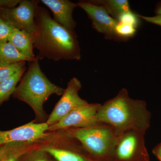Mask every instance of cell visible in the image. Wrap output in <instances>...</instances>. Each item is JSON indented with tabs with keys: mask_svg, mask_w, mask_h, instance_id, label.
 <instances>
[{
	"mask_svg": "<svg viewBox=\"0 0 161 161\" xmlns=\"http://www.w3.org/2000/svg\"><path fill=\"white\" fill-rule=\"evenodd\" d=\"M26 62H19L9 65L0 66V82L10 78L20 70L26 68Z\"/></svg>",
	"mask_w": 161,
	"mask_h": 161,
	"instance_id": "cell-18",
	"label": "cell"
},
{
	"mask_svg": "<svg viewBox=\"0 0 161 161\" xmlns=\"http://www.w3.org/2000/svg\"><path fill=\"white\" fill-rule=\"evenodd\" d=\"M101 105L100 103H88L70 112L61 120L48 127L50 131L74 127L75 129L95 126L101 123L97 113Z\"/></svg>",
	"mask_w": 161,
	"mask_h": 161,
	"instance_id": "cell-8",
	"label": "cell"
},
{
	"mask_svg": "<svg viewBox=\"0 0 161 161\" xmlns=\"http://www.w3.org/2000/svg\"><path fill=\"white\" fill-rule=\"evenodd\" d=\"M77 4L78 7L84 10L92 20L93 28L104 35L106 39L121 41L115 31L119 22L110 16L103 7L87 1H79Z\"/></svg>",
	"mask_w": 161,
	"mask_h": 161,
	"instance_id": "cell-9",
	"label": "cell"
},
{
	"mask_svg": "<svg viewBox=\"0 0 161 161\" xmlns=\"http://www.w3.org/2000/svg\"><path fill=\"white\" fill-rule=\"evenodd\" d=\"M136 31L133 26L119 23L115 28V33L121 41H125L133 37L136 34Z\"/></svg>",
	"mask_w": 161,
	"mask_h": 161,
	"instance_id": "cell-20",
	"label": "cell"
},
{
	"mask_svg": "<svg viewBox=\"0 0 161 161\" xmlns=\"http://www.w3.org/2000/svg\"><path fill=\"white\" fill-rule=\"evenodd\" d=\"M14 27L0 18V44L8 42L9 36Z\"/></svg>",
	"mask_w": 161,
	"mask_h": 161,
	"instance_id": "cell-21",
	"label": "cell"
},
{
	"mask_svg": "<svg viewBox=\"0 0 161 161\" xmlns=\"http://www.w3.org/2000/svg\"><path fill=\"white\" fill-rule=\"evenodd\" d=\"M97 118L99 122L113 127L118 135L130 130L146 132L151 116L145 101L131 98L128 90L122 88L115 97L101 104Z\"/></svg>",
	"mask_w": 161,
	"mask_h": 161,
	"instance_id": "cell-2",
	"label": "cell"
},
{
	"mask_svg": "<svg viewBox=\"0 0 161 161\" xmlns=\"http://www.w3.org/2000/svg\"><path fill=\"white\" fill-rule=\"evenodd\" d=\"M40 1L21 0L17 7L0 8V18L15 28L33 35L36 31L35 15Z\"/></svg>",
	"mask_w": 161,
	"mask_h": 161,
	"instance_id": "cell-6",
	"label": "cell"
},
{
	"mask_svg": "<svg viewBox=\"0 0 161 161\" xmlns=\"http://www.w3.org/2000/svg\"><path fill=\"white\" fill-rule=\"evenodd\" d=\"M49 125L31 122L11 130H0V146L13 143H32L43 139Z\"/></svg>",
	"mask_w": 161,
	"mask_h": 161,
	"instance_id": "cell-10",
	"label": "cell"
},
{
	"mask_svg": "<svg viewBox=\"0 0 161 161\" xmlns=\"http://www.w3.org/2000/svg\"><path fill=\"white\" fill-rule=\"evenodd\" d=\"M31 143H13L9 144L8 148L0 158V161H22L28 151Z\"/></svg>",
	"mask_w": 161,
	"mask_h": 161,
	"instance_id": "cell-17",
	"label": "cell"
},
{
	"mask_svg": "<svg viewBox=\"0 0 161 161\" xmlns=\"http://www.w3.org/2000/svg\"><path fill=\"white\" fill-rule=\"evenodd\" d=\"M39 60L30 62L29 67L13 95L28 105L39 120L45 118L43 104L53 94L63 95L64 89L52 83L41 70Z\"/></svg>",
	"mask_w": 161,
	"mask_h": 161,
	"instance_id": "cell-3",
	"label": "cell"
},
{
	"mask_svg": "<svg viewBox=\"0 0 161 161\" xmlns=\"http://www.w3.org/2000/svg\"><path fill=\"white\" fill-rule=\"evenodd\" d=\"M36 31L32 35L37 58L58 61L80 60V49L75 31L69 30L53 19L49 12L38 6L35 15Z\"/></svg>",
	"mask_w": 161,
	"mask_h": 161,
	"instance_id": "cell-1",
	"label": "cell"
},
{
	"mask_svg": "<svg viewBox=\"0 0 161 161\" xmlns=\"http://www.w3.org/2000/svg\"><path fill=\"white\" fill-rule=\"evenodd\" d=\"M41 2L51 10L56 22L67 29L75 31L76 23L73 13L78 7L77 4L68 0H42Z\"/></svg>",
	"mask_w": 161,
	"mask_h": 161,
	"instance_id": "cell-11",
	"label": "cell"
},
{
	"mask_svg": "<svg viewBox=\"0 0 161 161\" xmlns=\"http://www.w3.org/2000/svg\"><path fill=\"white\" fill-rule=\"evenodd\" d=\"M20 53L9 42L0 44V66L9 65L23 61H34Z\"/></svg>",
	"mask_w": 161,
	"mask_h": 161,
	"instance_id": "cell-13",
	"label": "cell"
},
{
	"mask_svg": "<svg viewBox=\"0 0 161 161\" xmlns=\"http://www.w3.org/2000/svg\"><path fill=\"white\" fill-rule=\"evenodd\" d=\"M89 3L102 6L113 19L117 20L124 12L131 10L127 0H90Z\"/></svg>",
	"mask_w": 161,
	"mask_h": 161,
	"instance_id": "cell-14",
	"label": "cell"
},
{
	"mask_svg": "<svg viewBox=\"0 0 161 161\" xmlns=\"http://www.w3.org/2000/svg\"><path fill=\"white\" fill-rule=\"evenodd\" d=\"M141 19H142L138 14L131 10L122 13L119 16L117 21L119 23L130 25L137 29L140 25Z\"/></svg>",
	"mask_w": 161,
	"mask_h": 161,
	"instance_id": "cell-19",
	"label": "cell"
},
{
	"mask_svg": "<svg viewBox=\"0 0 161 161\" xmlns=\"http://www.w3.org/2000/svg\"><path fill=\"white\" fill-rule=\"evenodd\" d=\"M89 161H94L92 160V159H90Z\"/></svg>",
	"mask_w": 161,
	"mask_h": 161,
	"instance_id": "cell-28",
	"label": "cell"
},
{
	"mask_svg": "<svg viewBox=\"0 0 161 161\" xmlns=\"http://www.w3.org/2000/svg\"><path fill=\"white\" fill-rule=\"evenodd\" d=\"M154 12L156 15H161V1L156 5Z\"/></svg>",
	"mask_w": 161,
	"mask_h": 161,
	"instance_id": "cell-26",
	"label": "cell"
},
{
	"mask_svg": "<svg viewBox=\"0 0 161 161\" xmlns=\"http://www.w3.org/2000/svg\"><path fill=\"white\" fill-rule=\"evenodd\" d=\"M42 149L58 161H89L90 160L78 153L71 150L51 147H44Z\"/></svg>",
	"mask_w": 161,
	"mask_h": 161,
	"instance_id": "cell-16",
	"label": "cell"
},
{
	"mask_svg": "<svg viewBox=\"0 0 161 161\" xmlns=\"http://www.w3.org/2000/svg\"><path fill=\"white\" fill-rule=\"evenodd\" d=\"M69 136L79 142L95 161H114L118 134L109 125L101 123L90 128H74L69 130Z\"/></svg>",
	"mask_w": 161,
	"mask_h": 161,
	"instance_id": "cell-4",
	"label": "cell"
},
{
	"mask_svg": "<svg viewBox=\"0 0 161 161\" xmlns=\"http://www.w3.org/2000/svg\"><path fill=\"white\" fill-rule=\"evenodd\" d=\"M8 42L22 54L31 59H36L33 52L34 47L32 35L25 31L14 28L9 36Z\"/></svg>",
	"mask_w": 161,
	"mask_h": 161,
	"instance_id": "cell-12",
	"label": "cell"
},
{
	"mask_svg": "<svg viewBox=\"0 0 161 161\" xmlns=\"http://www.w3.org/2000/svg\"><path fill=\"white\" fill-rule=\"evenodd\" d=\"M146 132L130 130L118 135L114 161H150L145 145Z\"/></svg>",
	"mask_w": 161,
	"mask_h": 161,
	"instance_id": "cell-5",
	"label": "cell"
},
{
	"mask_svg": "<svg viewBox=\"0 0 161 161\" xmlns=\"http://www.w3.org/2000/svg\"><path fill=\"white\" fill-rule=\"evenodd\" d=\"M9 144H6V145H3V146H0V158L3 156V154L5 153L6 150L8 148Z\"/></svg>",
	"mask_w": 161,
	"mask_h": 161,
	"instance_id": "cell-27",
	"label": "cell"
},
{
	"mask_svg": "<svg viewBox=\"0 0 161 161\" xmlns=\"http://www.w3.org/2000/svg\"><path fill=\"white\" fill-rule=\"evenodd\" d=\"M81 88V83L78 78L74 77L69 81L62 97L47 119L48 125L57 123L72 111L89 103L79 96L78 92Z\"/></svg>",
	"mask_w": 161,
	"mask_h": 161,
	"instance_id": "cell-7",
	"label": "cell"
},
{
	"mask_svg": "<svg viewBox=\"0 0 161 161\" xmlns=\"http://www.w3.org/2000/svg\"><path fill=\"white\" fill-rule=\"evenodd\" d=\"M16 3L15 0H0V8H13L16 6Z\"/></svg>",
	"mask_w": 161,
	"mask_h": 161,
	"instance_id": "cell-24",
	"label": "cell"
},
{
	"mask_svg": "<svg viewBox=\"0 0 161 161\" xmlns=\"http://www.w3.org/2000/svg\"><path fill=\"white\" fill-rule=\"evenodd\" d=\"M153 153L159 160L161 161V142L159 143L153 150Z\"/></svg>",
	"mask_w": 161,
	"mask_h": 161,
	"instance_id": "cell-25",
	"label": "cell"
},
{
	"mask_svg": "<svg viewBox=\"0 0 161 161\" xmlns=\"http://www.w3.org/2000/svg\"><path fill=\"white\" fill-rule=\"evenodd\" d=\"M26 68L20 70L15 75L0 82V105L9 99L16 89L18 82L26 71Z\"/></svg>",
	"mask_w": 161,
	"mask_h": 161,
	"instance_id": "cell-15",
	"label": "cell"
},
{
	"mask_svg": "<svg viewBox=\"0 0 161 161\" xmlns=\"http://www.w3.org/2000/svg\"><path fill=\"white\" fill-rule=\"evenodd\" d=\"M46 153L42 149L32 153L25 159L22 161H48L46 158Z\"/></svg>",
	"mask_w": 161,
	"mask_h": 161,
	"instance_id": "cell-22",
	"label": "cell"
},
{
	"mask_svg": "<svg viewBox=\"0 0 161 161\" xmlns=\"http://www.w3.org/2000/svg\"><path fill=\"white\" fill-rule=\"evenodd\" d=\"M142 19L145 20L148 23L155 24L161 26V15H156L154 16H145L138 14Z\"/></svg>",
	"mask_w": 161,
	"mask_h": 161,
	"instance_id": "cell-23",
	"label": "cell"
}]
</instances>
